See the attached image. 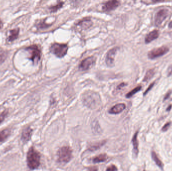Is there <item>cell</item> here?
<instances>
[{"label": "cell", "instance_id": "cell-1", "mask_svg": "<svg viewBox=\"0 0 172 171\" xmlns=\"http://www.w3.org/2000/svg\"><path fill=\"white\" fill-rule=\"evenodd\" d=\"M82 100L86 106L92 109L98 108L101 103L99 94L91 90L87 91L83 94Z\"/></svg>", "mask_w": 172, "mask_h": 171}, {"label": "cell", "instance_id": "cell-2", "mask_svg": "<svg viewBox=\"0 0 172 171\" xmlns=\"http://www.w3.org/2000/svg\"><path fill=\"white\" fill-rule=\"evenodd\" d=\"M27 162L29 168L32 170L38 168L40 165V154L33 147L30 148L27 153Z\"/></svg>", "mask_w": 172, "mask_h": 171}, {"label": "cell", "instance_id": "cell-3", "mask_svg": "<svg viewBox=\"0 0 172 171\" xmlns=\"http://www.w3.org/2000/svg\"><path fill=\"white\" fill-rule=\"evenodd\" d=\"M57 155L59 163H68L72 158V150L69 146H63L58 150Z\"/></svg>", "mask_w": 172, "mask_h": 171}, {"label": "cell", "instance_id": "cell-4", "mask_svg": "<svg viewBox=\"0 0 172 171\" xmlns=\"http://www.w3.org/2000/svg\"><path fill=\"white\" fill-rule=\"evenodd\" d=\"M68 48L67 44L55 43L50 46V51L58 58H63L67 54Z\"/></svg>", "mask_w": 172, "mask_h": 171}, {"label": "cell", "instance_id": "cell-5", "mask_svg": "<svg viewBox=\"0 0 172 171\" xmlns=\"http://www.w3.org/2000/svg\"><path fill=\"white\" fill-rule=\"evenodd\" d=\"M25 49L30 54L29 59L33 62V64H37L41 59V51L38 46L36 44H33L26 47Z\"/></svg>", "mask_w": 172, "mask_h": 171}, {"label": "cell", "instance_id": "cell-6", "mask_svg": "<svg viewBox=\"0 0 172 171\" xmlns=\"http://www.w3.org/2000/svg\"><path fill=\"white\" fill-rule=\"evenodd\" d=\"M169 51V48L166 46H162L152 49L148 53V57L150 59H154L159 57L162 56Z\"/></svg>", "mask_w": 172, "mask_h": 171}, {"label": "cell", "instance_id": "cell-7", "mask_svg": "<svg viewBox=\"0 0 172 171\" xmlns=\"http://www.w3.org/2000/svg\"><path fill=\"white\" fill-rule=\"evenodd\" d=\"M169 14V11L167 9H162L155 14L154 17V24L156 26L160 25L166 19Z\"/></svg>", "mask_w": 172, "mask_h": 171}, {"label": "cell", "instance_id": "cell-8", "mask_svg": "<svg viewBox=\"0 0 172 171\" xmlns=\"http://www.w3.org/2000/svg\"><path fill=\"white\" fill-rule=\"evenodd\" d=\"M96 58L94 56L88 57L82 61L79 66L80 70L86 71L90 69L96 63Z\"/></svg>", "mask_w": 172, "mask_h": 171}, {"label": "cell", "instance_id": "cell-9", "mask_svg": "<svg viewBox=\"0 0 172 171\" xmlns=\"http://www.w3.org/2000/svg\"><path fill=\"white\" fill-rule=\"evenodd\" d=\"M118 50V47H114L110 49L107 52L105 62L107 66L110 67L114 66V59L117 51Z\"/></svg>", "mask_w": 172, "mask_h": 171}, {"label": "cell", "instance_id": "cell-10", "mask_svg": "<svg viewBox=\"0 0 172 171\" xmlns=\"http://www.w3.org/2000/svg\"><path fill=\"white\" fill-rule=\"evenodd\" d=\"M120 5V2L118 1H109L106 2L102 7V10L104 11L109 12L115 10V9Z\"/></svg>", "mask_w": 172, "mask_h": 171}, {"label": "cell", "instance_id": "cell-11", "mask_svg": "<svg viewBox=\"0 0 172 171\" xmlns=\"http://www.w3.org/2000/svg\"><path fill=\"white\" fill-rule=\"evenodd\" d=\"M160 35V32L158 30H154L148 34L145 38V42L146 44L150 43L151 41L158 38Z\"/></svg>", "mask_w": 172, "mask_h": 171}, {"label": "cell", "instance_id": "cell-12", "mask_svg": "<svg viewBox=\"0 0 172 171\" xmlns=\"http://www.w3.org/2000/svg\"><path fill=\"white\" fill-rule=\"evenodd\" d=\"M125 108L126 105L124 104H117L109 110V113L116 115L123 112L125 109Z\"/></svg>", "mask_w": 172, "mask_h": 171}, {"label": "cell", "instance_id": "cell-13", "mask_svg": "<svg viewBox=\"0 0 172 171\" xmlns=\"http://www.w3.org/2000/svg\"><path fill=\"white\" fill-rule=\"evenodd\" d=\"M32 130L30 127H27L23 131L21 139L23 142H27L32 136Z\"/></svg>", "mask_w": 172, "mask_h": 171}, {"label": "cell", "instance_id": "cell-14", "mask_svg": "<svg viewBox=\"0 0 172 171\" xmlns=\"http://www.w3.org/2000/svg\"><path fill=\"white\" fill-rule=\"evenodd\" d=\"M77 25L80 27L82 29H87L92 26L93 22L90 18H85L78 22Z\"/></svg>", "mask_w": 172, "mask_h": 171}, {"label": "cell", "instance_id": "cell-15", "mask_svg": "<svg viewBox=\"0 0 172 171\" xmlns=\"http://www.w3.org/2000/svg\"><path fill=\"white\" fill-rule=\"evenodd\" d=\"M19 32L20 29L19 28L10 30L9 34L8 37V41L9 42H13L17 39L19 36Z\"/></svg>", "mask_w": 172, "mask_h": 171}, {"label": "cell", "instance_id": "cell-16", "mask_svg": "<svg viewBox=\"0 0 172 171\" xmlns=\"http://www.w3.org/2000/svg\"><path fill=\"white\" fill-rule=\"evenodd\" d=\"M138 134H139V131H136L133 135L132 139L133 153L136 156H138L139 152V141H138Z\"/></svg>", "mask_w": 172, "mask_h": 171}, {"label": "cell", "instance_id": "cell-17", "mask_svg": "<svg viewBox=\"0 0 172 171\" xmlns=\"http://www.w3.org/2000/svg\"><path fill=\"white\" fill-rule=\"evenodd\" d=\"M151 157H152V159L154 160V161L155 162L156 165L159 168L163 170L164 164H163V163H162V161L159 159V158L158 157V156L157 155V154L155 153V152H154V151H152V152H151Z\"/></svg>", "mask_w": 172, "mask_h": 171}, {"label": "cell", "instance_id": "cell-18", "mask_svg": "<svg viewBox=\"0 0 172 171\" xmlns=\"http://www.w3.org/2000/svg\"><path fill=\"white\" fill-rule=\"evenodd\" d=\"M108 159V156L106 154H102L96 156L93 159L94 163H100L101 162H105Z\"/></svg>", "mask_w": 172, "mask_h": 171}, {"label": "cell", "instance_id": "cell-19", "mask_svg": "<svg viewBox=\"0 0 172 171\" xmlns=\"http://www.w3.org/2000/svg\"><path fill=\"white\" fill-rule=\"evenodd\" d=\"M10 130L8 129H5L0 131V144H1L2 142L6 141V139L10 135Z\"/></svg>", "mask_w": 172, "mask_h": 171}, {"label": "cell", "instance_id": "cell-20", "mask_svg": "<svg viewBox=\"0 0 172 171\" xmlns=\"http://www.w3.org/2000/svg\"><path fill=\"white\" fill-rule=\"evenodd\" d=\"M106 143V141H102L99 142L95 143L94 144L90 145V146L89 147V150L90 151H95L98 149H100L101 146H103V145Z\"/></svg>", "mask_w": 172, "mask_h": 171}, {"label": "cell", "instance_id": "cell-21", "mask_svg": "<svg viewBox=\"0 0 172 171\" xmlns=\"http://www.w3.org/2000/svg\"><path fill=\"white\" fill-rule=\"evenodd\" d=\"M155 74L154 69H149L146 72V75L144 76V78L143 79V82H147L150 79H151L153 78V76H154Z\"/></svg>", "mask_w": 172, "mask_h": 171}, {"label": "cell", "instance_id": "cell-22", "mask_svg": "<svg viewBox=\"0 0 172 171\" xmlns=\"http://www.w3.org/2000/svg\"><path fill=\"white\" fill-rule=\"evenodd\" d=\"M64 4V2H58V3H57V4L56 5L52 6L49 8V9L51 12L55 13L56 12H57L58 10H60V9H61L63 7Z\"/></svg>", "mask_w": 172, "mask_h": 171}, {"label": "cell", "instance_id": "cell-23", "mask_svg": "<svg viewBox=\"0 0 172 171\" xmlns=\"http://www.w3.org/2000/svg\"><path fill=\"white\" fill-rule=\"evenodd\" d=\"M141 89H142V86H138L134 88L131 91H130L129 93H128L126 94V98H131L133 95H135V94H136V93H138V92L140 91Z\"/></svg>", "mask_w": 172, "mask_h": 171}, {"label": "cell", "instance_id": "cell-24", "mask_svg": "<svg viewBox=\"0 0 172 171\" xmlns=\"http://www.w3.org/2000/svg\"><path fill=\"white\" fill-rule=\"evenodd\" d=\"M52 25V24H51L46 23L45 21L44 20V21H41L39 23H38L37 27L38 29H45V28L49 27Z\"/></svg>", "mask_w": 172, "mask_h": 171}, {"label": "cell", "instance_id": "cell-25", "mask_svg": "<svg viewBox=\"0 0 172 171\" xmlns=\"http://www.w3.org/2000/svg\"><path fill=\"white\" fill-rule=\"evenodd\" d=\"M8 111L6 110L2 112L0 114V124H1L3 120H4L6 118V116L8 115Z\"/></svg>", "mask_w": 172, "mask_h": 171}, {"label": "cell", "instance_id": "cell-26", "mask_svg": "<svg viewBox=\"0 0 172 171\" xmlns=\"http://www.w3.org/2000/svg\"><path fill=\"white\" fill-rule=\"evenodd\" d=\"M171 122H168V123H166V124L162 127V131H164V132L167 131L168 129L171 126Z\"/></svg>", "mask_w": 172, "mask_h": 171}, {"label": "cell", "instance_id": "cell-27", "mask_svg": "<svg viewBox=\"0 0 172 171\" xmlns=\"http://www.w3.org/2000/svg\"><path fill=\"white\" fill-rule=\"evenodd\" d=\"M118 171V169L117 168L116 165H110L108 168H107V169L106 170V171Z\"/></svg>", "mask_w": 172, "mask_h": 171}, {"label": "cell", "instance_id": "cell-28", "mask_svg": "<svg viewBox=\"0 0 172 171\" xmlns=\"http://www.w3.org/2000/svg\"><path fill=\"white\" fill-rule=\"evenodd\" d=\"M164 1H142L143 3H145L147 4H154L155 3H162L164 2Z\"/></svg>", "mask_w": 172, "mask_h": 171}, {"label": "cell", "instance_id": "cell-29", "mask_svg": "<svg viewBox=\"0 0 172 171\" xmlns=\"http://www.w3.org/2000/svg\"><path fill=\"white\" fill-rule=\"evenodd\" d=\"M154 83H155V82H154L151 83V84H150L148 88L147 89V90H146L144 93H143V95H146L151 89V88H153V86H154Z\"/></svg>", "mask_w": 172, "mask_h": 171}, {"label": "cell", "instance_id": "cell-30", "mask_svg": "<svg viewBox=\"0 0 172 171\" xmlns=\"http://www.w3.org/2000/svg\"><path fill=\"white\" fill-rule=\"evenodd\" d=\"M98 169L96 166H91L88 168V171H98Z\"/></svg>", "mask_w": 172, "mask_h": 171}, {"label": "cell", "instance_id": "cell-31", "mask_svg": "<svg viewBox=\"0 0 172 171\" xmlns=\"http://www.w3.org/2000/svg\"><path fill=\"white\" fill-rule=\"evenodd\" d=\"M126 86V84H125V83H121L120 84H119V85L117 86V89L118 90L121 89V88L123 87L124 86Z\"/></svg>", "mask_w": 172, "mask_h": 171}, {"label": "cell", "instance_id": "cell-32", "mask_svg": "<svg viewBox=\"0 0 172 171\" xmlns=\"http://www.w3.org/2000/svg\"><path fill=\"white\" fill-rule=\"evenodd\" d=\"M171 91H168V93L166 94L165 97H164V101H166V99H168L169 97L171 95Z\"/></svg>", "mask_w": 172, "mask_h": 171}, {"label": "cell", "instance_id": "cell-33", "mask_svg": "<svg viewBox=\"0 0 172 171\" xmlns=\"http://www.w3.org/2000/svg\"><path fill=\"white\" fill-rule=\"evenodd\" d=\"M169 27L170 28H172V21H171V22H170L169 24Z\"/></svg>", "mask_w": 172, "mask_h": 171}, {"label": "cell", "instance_id": "cell-34", "mask_svg": "<svg viewBox=\"0 0 172 171\" xmlns=\"http://www.w3.org/2000/svg\"><path fill=\"white\" fill-rule=\"evenodd\" d=\"M2 27H3V23L0 20V29H1Z\"/></svg>", "mask_w": 172, "mask_h": 171}, {"label": "cell", "instance_id": "cell-35", "mask_svg": "<svg viewBox=\"0 0 172 171\" xmlns=\"http://www.w3.org/2000/svg\"><path fill=\"white\" fill-rule=\"evenodd\" d=\"M171 108H172V105H170L169 107H168L167 108V109H166V110L167 111H169V110H170V109H171Z\"/></svg>", "mask_w": 172, "mask_h": 171}]
</instances>
